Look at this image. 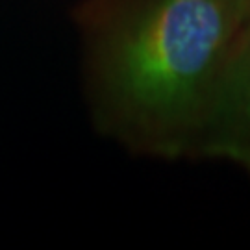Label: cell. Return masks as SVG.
Listing matches in <instances>:
<instances>
[{"label": "cell", "mask_w": 250, "mask_h": 250, "mask_svg": "<svg viewBox=\"0 0 250 250\" xmlns=\"http://www.w3.org/2000/svg\"><path fill=\"white\" fill-rule=\"evenodd\" d=\"M82 80L93 125L132 154L195 158L237 36L228 0H78Z\"/></svg>", "instance_id": "cell-1"}, {"label": "cell", "mask_w": 250, "mask_h": 250, "mask_svg": "<svg viewBox=\"0 0 250 250\" xmlns=\"http://www.w3.org/2000/svg\"><path fill=\"white\" fill-rule=\"evenodd\" d=\"M195 158L228 161L250 176V19L221 67Z\"/></svg>", "instance_id": "cell-2"}, {"label": "cell", "mask_w": 250, "mask_h": 250, "mask_svg": "<svg viewBox=\"0 0 250 250\" xmlns=\"http://www.w3.org/2000/svg\"><path fill=\"white\" fill-rule=\"evenodd\" d=\"M228 4L243 26L250 19V0H228Z\"/></svg>", "instance_id": "cell-3"}]
</instances>
